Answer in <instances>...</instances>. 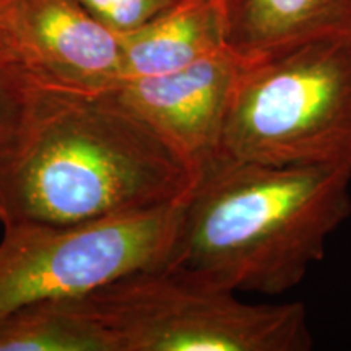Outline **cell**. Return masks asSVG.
<instances>
[{
  "instance_id": "cell-1",
  "label": "cell",
  "mask_w": 351,
  "mask_h": 351,
  "mask_svg": "<svg viewBox=\"0 0 351 351\" xmlns=\"http://www.w3.org/2000/svg\"><path fill=\"white\" fill-rule=\"evenodd\" d=\"M195 174L106 93L39 83L0 143V223L72 225L178 204Z\"/></svg>"
},
{
  "instance_id": "cell-10",
  "label": "cell",
  "mask_w": 351,
  "mask_h": 351,
  "mask_svg": "<svg viewBox=\"0 0 351 351\" xmlns=\"http://www.w3.org/2000/svg\"><path fill=\"white\" fill-rule=\"evenodd\" d=\"M0 351H114L82 296L33 302L0 320Z\"/></svg>"
},
{
  "instance_id": "cell-9",
  "label": "cell",
  "mask_w": 351,
  "mask_h": 351,
  "mask_svg": "<svg viewBox=\"0 0 351 351\" xmlns=\"http://www.w3.org/2000/svg\"><path fill=\"white\" fill-rule=\"evenodd\" d=\"M226 47L243 60L351 32V0H221Z\"/></svg>"
},
{
  "instance_id": "cell-3",
  "label": "cell",
  "mask_w": 351,
  "mask_h": 351,
  "mask_svg": "<svg viewBox=\"0 0 351 351\" xmlns=\"http://www.w3.org/2000/svg\"><path fill=\"white\" fill-rule=\"evenodd\" d=\"M219 155L351 171V32L243 60Z\"/></svg>"
},
{
  "instance_id": "cell-12",
  "label": "cell",
  "mask_w": 351,
  "mask_h": 351,
  "mask_svg": "<svg viewBox=\"0 0 351 351\" xmlns=\"http://www.w3.org/2000/svg\"><path fill=\"white\" fill-rule=\"evenodd\" d=\"M101 25L116 34L137 29L178 0H77Z\"/></svg>"
},
{
  "instance_id": "cell-4",
  "label": "cell",
  "mask_w": 351,
  "mask_h": 351,
  "mask_svg": "<svg viewBox=\"0 0 351 351\" xmlns=\"http://www.w3.org/2000/svg\"><path fill=\"white\" fill-rule=\"evenodd\" d=\"M114 351H309L306 307L245 302L232 289L156 267L82 296Z\"/></svg>"
},
{
  "instance_id": "cell-7",
  "label": "cell",
  "mask_w": 351,
  "mask_h": 351,
  "mask_svg": "<svg viewBox=\"0 0 351 351\" xmlns=\"http://www.w3.org/2000/svg\"><path fill=\"white\" fill-rule=\"evenodd\" d=\"M243 59L228 47L163 75L127 78L109 90L194 171L219 155L221 134Z\"/></svg>"
},
{
  "instance_id": "cell-2",
  "label": "cell",
  "mask_w": 351,
  "mask_h": 351,
  "mask_svg": "<svg viewBox=\"0 0 351 351\" xmlns=\"http://www.w3.org/2000/svg\"><path fill=\"white\" fill-rule=\"evenodd\" d=\"M351 217V171L218 155L195 174L163 267L232 291L283 295Z\"/></svg>"
},
{
  "instance_id": "cell-13",
  "label": "cell",
  "mask_w": 351,
  "mask_h": 351,
  "mask_svg": "<svg viewBox=\"0 0 351 351\" xmlns=\"http://www.w3.org/2000/svg\"><path fill=\"white\" fill-rule=\"evenodd\" d=\"M0 44H3V41H2V38H0ZM3 46H5V44H3Z\"/></svg>"
},
{
  "instance_id": "cell-5",
  "label": "cell",
  "mask_w": 351,
  "mask_h": 351,
  "mask_svg": "<svg viewBox=\"0 0 351 351\" xmlns=\"http://www.w3.org/2000/svg\"><path fill=\"white\" fill-rule=\"evenodd\" d=\"M182 200L72 225L3 228L0 320L33 302L85 296L124 275L163 267Z\"/></svg>"
},
{
  "instance_id": "cell-8",
  "label": "cell",
  "mask_w": 351,
  "mask_h": 351,
  "mask_svg": "<svg viewBox=\"0 0 351 351\" xmlns=\"http://www.w3.org/2000/svg\"><path fill=\"white\" fill-rule=\"evenodd\" d=\"M119 38L121 80L176 72L225 49L223 3L221 0H178Z\"/></svg>"
},
{
  "instance_id": "cell-6",
  "label": "cell",
  "mask_w": 351,
  "mask_h": 351,
  "mask_svg": "<svg viewBox=\"0 0 351 351\" xmlns=\"http://www.w3.org/2000/svg\"><path fill=\"white\" fill-rule=\"evenodd\" d=\"M0 38L43 85L106 93L121 82V38L77 0H0Z\"/></svg>"
},
{
  "instance_id": "cell-11",
  "label": "cell",
  "mask_w": 351,
  "mask_h": 351,
  "mask_svg": "<svg viewBox=\"0 0 351 351\" xmlns=\"http://www.w3.org/2000/svg\"><path fill=\"white\" fill-rule=\"evenodd\" d=\"M38 85L19 57L0 44V143L19 125Z\"/></svg>"
}]
</instances>
